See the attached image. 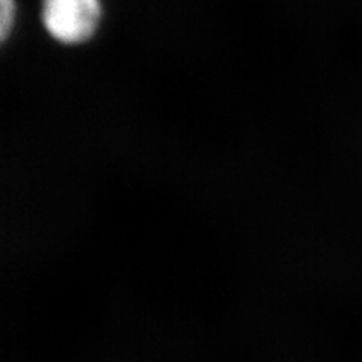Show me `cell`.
Segmentation results:
<instances>
[{
    "instance_id": "1",
    "label": "cell",
    "mask_w": 362,
    "mask_h": 362,
    "mask_svg": "<svg viewBox=\"0 0 362 362\" xmlns=\"http://www.w3.org/2000/svg\"><path fill=\"white\" fill-rule=\"evenodd\" d=\"M100 17V0H42V25L62 44L88 41L95 33Z\"/></svg>"
},
{
    "instance_id": "2",
    "label": "cell",
    "mask_w": 362,
    "mask_h": 362,
    "mask_svg": "<svg viewBox=\"0 0 362 362\" xmlns=\"http://www.w3.org/2000/svg\"><path fill=\"white\" fill-rule=\"evenodd\" d=\"M0 37L6 41L11 30L14 28L16 20V2L14 0H0Z\"/></svg>"
}]
</instances>
